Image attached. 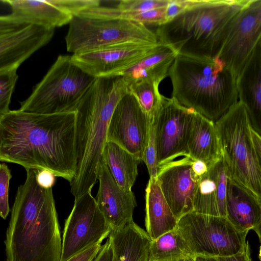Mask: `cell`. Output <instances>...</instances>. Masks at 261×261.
Here are the masks:
<instances>
[{"instance_id":"6da1fadb","label":"cell","mask_w":261,"mask_h":261,"mask_svg":"<svg viewBox=\"0 0 261 261\" xmlns=\"http://www.w3.org/2000/svg\"><path fill=\"white\" fill-rule=\"evenodd\" d=\"M75 132V111L10 110L0 119V161L47 170L70 182L76 168Z\"/></svg>"},{"instance_id":"7a4b0ae2","label":"cell","mask_w":261,"mask_h":261,"mask_svg":"<svg viewBox=\"0 0 261 261\" xmlns=\"http://www.w3.org/2000/svg\"><path fill=\"white\" fill-rule=\"evenodd\" d=\"M39 170H26L16 192L5 240L7 261H60L62 240L52 188L37 181Z\"/></svg>"},{"instance_id":"3957f363","label":"cell","mask_w":261,"mask_h":261,"mask_svg":"<svg viewBox=\"0 0 261 261\" xmlns=\"http://www.w3.org/2000/svg\"><path fill=\"white\" fill-rule=\"evenodd\" d=\"M122 76L96 78L75 110L76 168L69 182L75 198L91 192L97 181L109 124L115 107L127 93Z\"/></svg>"},{"instance_id":"277c9868","label":"cell","mask_w":261,"mask_h":261,"mask_svg":"<svg viewBox=\"0 0 261 261\" xmlns=\"http://www.w3.org/2000/svg\"><path fill=\"white\" fill-rule=\"evenodd\" d=\"M168 76L172 97L213 121L238 101L236 77L218 57L178 54Z\"/></svg>"},{"instance_id":"5b68a950","label":"cell","mask_w":261,"mask_h":261,"mask_svg":"<svg viewBox=\"0 0 261 261\" xmlns=\"http://www.w3.org/2000/svg\"><path fill=\"white\" fill-rule=\"evenodd\" d=\"M246 0H189L188 6L154 32L178 54L218 56L229 24Z\"/></svg>"},{"instance_id":"8992f818","label":"cell","mask_w":261,"mask_h":261,"mask_svg":"<svg viewBox=\"0 0 261 261\" xmlns=\"http://www.w3.org/2000/svg\"><path fill=\"white\" fill-rule=\"evenodd\" d=\"M215 124L227 177L261 198V161L253 146L244 106L238 100Z\"/></svg>"},{"instance_id":"52a82bcc","label":"cell","mask_w":261,"mask_h":261,"mask_svg":"<svg viewBox=\"0 0 261 261\" xmlns=\"http://www.w3.org/2000/svg\"><path fill=\"white\" fill-rule=\"evenodd\" d=\"M95 79L74 64L71 56L59 55L19 110L41 114L74 112Z\"/></svg>"},{"instance_id":"ba28073f","label":"cell","mask_w":261,"mask_h":261,"mask_svg":"<svg viewBox=\"0 0 261 261\" xmlns=\"http://www.w3.org/2000/svg\"><path fill=\"white\" fill-rule=\"evenodd\" d=\"M65 40L67 50L73 54L129 43L156 44L159 42L154 32L140 23L80 14L69 22Z\"/></svg>"},{"instance_id":"9c48e42d","label":"cell","mask_w":261,"mask_h":261,"mask_svg":"<svg viewBox=\"0 0 261 261\" xmlns=\"http://www.w3.org/2000/svg\"><path fill=\"white\" fill-rule=\"evenodd\" d=\"M192 255L228 256L243 251L249 231L237 229L225 217L194 211L182 216L176 227Z\"/></svg>"},{"instance_id":"30bf717a","label":"cell","mask_w":261,"mask_h":261,"mask_svg":"<svg viewBox=\"0 0 261 261\" xmlns=\"http://www.w3.org/2000/svg\"><path fill=\"white\" fill-rule=\"evenodd\" d=\"M111 231L91 192L75 198L65 223L60 261H66L92 245L101 244Z\"/></svg>"},{"instance_id":"8fae6325","label":"cell","mask_w":261,"mask_h":261,"mask_svg":"<svg viewBox=\"0 0 261 261\" xmlns=\"http://www.w3.org/2000/svg\"><path fill=\"white\" fill-rule=\"evenodd\" d=\"M261 42V0H246L232 18L218 57L239 75Z\"/></svg>"},{"instance_id":"7c38bea8","label":"cell","mask_w":261,"mask_h":261,"mask_svg":"<svg viewBox=\"0 0 261 261\" xmlns=\"http://www.w3.org/2000/svg\"><path fill=\"white\" fill-rule=\"evenodd\" d=\"M55 29L0 15V71L17 68L52 39Z\"/></svg>"},{"instance_id":"4fadbf2b","label":"cell","mask_w":261,"mask_h":261,"mask_svg":"<svg viewBox=\"0 0 261 261\" xmlns=\"http://www.w3.org/2000/svg\"><path fill=\"white\" fill-rule=\"evenodd\" d=\"M195 110L162 95L154 113L155 140L159 166L180 156H188L187 138Z\"/></svg>"},{"instance_id":"5bb4252c","label":"cell","mask_w":261,"mask_h":261,"mask_svg":"<svg viewBox=\"0 0 261 261\" xmlns=\"http://www.w3.org/2000/svg\"><path fill=\"white\" fill-rule=\"evenodd\" d=\"M150 117L127 92L118 102L110 119L107 141L126 150L141 162L149 134Z\"/></svg>"},{"instance_id":"9a60e30c","label":"cell","mask_w":261,"mask_h":261,"mask_svg":"<svg viewBox=\"0 0 261 261\" xmlns=\"http://www.w3.org/2000/svg\"><path fill=\"white\" fill-rule=\"evenodd\" d=\"M156 44L129 43L87 53L73 54L71 60L94 78L117 75L151 53Z\"/></svg>"},{"instance_id":"2e32d148","label":"cell","mask_w":261,"mask_h":261,"mask_svg":"<svg viewBox=\"0 0 261 261\" xmlns=\"http://www.w3.org/2000/svg\"><path fill=\"white\" fill-rule=\"evenodd\" d=\"M11 14L24 22L55 29L69 24L82 12L100 5L98 0H7Z\"/></svg>"},{"instance_id":"e0dca14e","label":"cell","mask_w":261,"mask_h":261,"mask_svg":"<svg viewBox=\"0 0 261 261\" xmlns=\"http://www.w3.org/2000/svg\"><path fill=\"white\" fill-rule=\"evenodd\" d=\"M192 160L185 156L159 166L156 178L177 221L194 211L193 199L199 178L192 170Z\"/></svg>"},{"instance_id":"ac0fdd59","label":"cell","mask_w":261,"mask_h":261,"mask_svg":"<svg viewBox=\"0 0 261 261\" xmlns=\"http://www.w3.org/2000/svg\"><path fill=\"white\" fill-rule=\"evenodd\" d=\"M97 180L99 187L95 199L111 231L134 221V211L137 205L134 193L118 186L102 159Z\"/></svg>"},{"instance_id":"d6986e66","label":"cell","mask_w":261,"mask_h":261,"mask_svg":"<svg viewBox=\"0 0 261 261\" xmlns=\"http://www.w3.org/2000/svg\"><path fill=\"white\" fill-rule=\"evenodd\" d=\"M226 217L240 231L254 230L260 241L261 198L228 177Z\"/></svg>"},{"instance_id":"ffe728a7","label":"cell","mask_w":261,"mask_h":261,"mask_svg":"<svg viewBox=\"0 0 261 261\" xmlns=\"http://www.w3.org/2000/svg\"><path fill=\"white\" fill-rule=\"evenodd\" d=\"M227 178L222 156L200 177L194 196V211L226 217Z\"/></svg>"},{"instance_id":"44dd1931","label":"cell","mask_w":261,"mask_h":261,"mask_svg":"<svg viewBox=\"0 0 261 261\" xmlns=\"http://www.w3.org/2000/svg\"><path fill=\"white\" fill-rule=\"evenodd\" d=\"M238 98L244 106L252 128L261 133V42L236 77Z\"/></svg>"},{"instance_id":"7402d4cb","label":"cell","mask_w":261,"mask_h":261,"mask_svg":"<svg viewBox=\"0 0 261 261\" xmlns=\"http://www.w3.org/2000/svg\"><path fill=\"white\" fill-rule=\"evenodd\" d=\"M188 156L209 167L222 157L219 138L213 121L195 111L187 138Z\"/></svg>"},{"instance_id":"603a6c76","label":"cell","mask_w":261,"mask_h":261,"mask_svg":"<svg viewBox=\"0 0 261 261\" xmlns=\"http://www.w3.org/2000/svg\"><path fill=\"white\" fill-rule=\"evenodd\" d=\"M109 237L113 249V261L148 260L151 240L134 221L112 230Z\"/></svg>"},{"instance_id":"cb8c5ba5","label":"cell","mask_w":261,"mask_h":261,"mask_svg":"<svg viewBox=\"0 0 261 261\" xmlns=\"http://www.w3.org/2000/svg\"><path fill=\"white\" fill-rule=\"evenodd\" d=\"M177 52L172 47L160 42L150 54L125 69L117 75L129 84L139 80L160 83L167 76Z\"/></svg>"},{"instance_id":"d4e9b609","label":"cell","mask_w":261,"mask_h":261,"mask_svg":"<svg viewBox=\"0 0 261 261\" xmlns=\"http://www.w3.org/2000/svg\"><path fill=\"white\" fill-rule=\"evenodd\" d=\"M146 232L151 240L175 229L177 220L168 205L156 177H150L145 190Z\"/></svg>"},{"instance_id":"484cf974","label":"cell","mask_w":261,"mask_h":261,"mask_svg":"<svg viewBox=\"0 0 261 261\" xmlns=\"http://www.w3.org/2000/svg\"><path fill=\"white\" fill-rule=\"evenodd\" d=\"M102 159L118 186L124 191H131L138 175V165L141 161L111 141L106 143Z\"/></svg>"},{"instance_id":"4316f807","label":"cell","mask_w":261,"mask_h":261,"mask_svg":"<svg viewBox=\"0 0 261 261\" xmlns=\"http://www.w3.org/2000/svg\"><path fill=\"white\" fill-rule=\"evenodd\" d=\"M192 257L175 228L151 240L148 261H178Z\"/></svg>"},{"instance_id":"83f0119b","label":"cell","mask_w":261,"mask_h":261,"mask_svg":"<svg viewBox=\"0 0 261 261\" xmlns=\"http://www.w3.org/2000/svg\"><path fill=\"white\" fill-rule=\"evenodd\" d=\"M128 92L134 95L141 108L150 116L158 110L162 95L160 93V83L147 80H139L127 84Z\"/></svg>"},{"instance_id":"f1b7e54d","label":"cell","mask_w":261,"mask_h":261,"mask_svg":"<svg viewBox=\"0 0 261 261\" xmlns=\"http://www.w3.org/2000/svg\"><path fill=\"white\" fill-rule=\"evenodd\" d=\"M167 6L142 12L124 11L116 7H106L102 11V15L106 18H119L134 21L146 27L148 25L158 27L167 22Z\"/></svg>"},{"instance_id":"f546056e","label":"cell","mask_w":261,"mask_h":261,"mask_svg":"<svg viewBox=\"0 0 261 261\" xmlns=\"http://www.w3.org/2000/svg\"><path fill=\"white\" fill-rule=\"evenodd\" d=\"M17 68L0 71V119L10 111L9 106L18 75Z\"/></svg>"},{"instance_id":"4dcf8cb0","label":"cell","mask_w":261,"mask_h":261,"mask_svg":"<svg viewBox=\"0 0 261 261\" xmlns=\"http://www.w3.org/2000/svg\"><path fill=\"white\" fill-rule=\"evenodd\" d=\"M150 117L149 139L143 160L146 165L149 177H156L159 168L155 140L154 114Z\"/></svg>"},{"instance_id":"1f68e13d","label":"cell","mask_w":261,"mask_h":261,"mask_svg":"<svg viewBox=\"0 0 261 261\" xmlns=\"http://www.w3.org/2000/svg\"><path fill=\"white\" fill-rule=\"evenodd\" d=\"M170 0H122L115 7L124 11L142 12L166 7Z\"/></svg>"},{"instance_id":"d6a6232c","label":"cell","mask_w":261,"mask_h":261,"mask_svg":"<svg viewBox=\"0 0 261 261\" xmlns=\"http://www.w3.org/2000/svg\"><path fill=\"white\" fill-rule=\"evenodd\" d=\"M11 171L5 163L0 164V217L6 219L9 213V190Z\"/></svg>"},{"instance_id":"836d02e7","label":"cell","mask_w":261,"mask_h":261,"mask_svg":"<svg viewBox=\"0 0 261 261\" xmlns=\"http://www.w3.org/2000/svg\"><path fill=\"white\" fill-rule=\"evenodd\" d=\"M101 247V244L92 245L66 261H93Z\"/></svg>"},{"instance_id":"e575fe53","label":"cell","mask_w":261,"mask_h":261,"mask_svg":"<svg viewBox=\"0 0 261 261\" xmlns=\"http://www.w3.org/2000/svg\"><path fill=\"white\" fill-rule=\"evenodd\" d=\"M189 2V0H170L166 9L167 22L184 10Z\"/></svg>"},{"instance_id":"d590c367","label":"cell","mask_w":261,"mask_h":261,"mask_svg":"<svg viewBox=\"0 0 261 261\" xmlns=\"http://www.w3.org/2000/svg\"><path fill=\"white\" fill-rule=\"evenodd\" d=\"M56 180V176L53 172L47 170H39L37 174V181L41 187L52 188Z\"/></svg>"},{"instance_id":"8d00e7d4","label":"cell","mask_w":261,"mask_h":261,"mask_svg":"<svg viewBox=\"0 0 261 261\" xmlns=\"http://www.w3.org/2000/svg\"><path fill=\"white\" fill-rule=\"evenodd\" d=\"M113 247L109 239L101 247L93 261H113Z\"/></svg>"},{"instance_id":"74e56055","label":"cell","mask_w":261,"mask_h":261,"mask_svg":"<svg viewBox=\"0 0 261 261\" xmlns=\"http://www.w3.org/2000/svg\"><path fill=\"white\" fill-rule=\"evenodd\" d=\"M250 257L249 246L247 242L243 251L231 256L216 258L218 261H251Z\"/></svg>"},{"instance_id":"f35d334b","label":"cell","mask_w":261,"mask_h":261,"mask_svg":"<svg viewBox=\"0 0 261 261\" xmlns=\"http://www.w3.org/2000/svg\"><path fill=\"white\" fill-rule=\"evenodd\" d=\"M208 167L203 162L199 160H193L192 170L194 175L198 178L204 175L208 170Z\"/></svg>"},{"instance_id":"ab89813d","label":"cell","mask_w":261,"mask_h":261,"mask_svg":"<svg viewBox=\"0 0 261 261\" xmlns=\"http://www.w3.org/2000/svg\"><path fill=\"white\" fill-rule=\"evenodd\" d=\"M251 136L253 146L258 159L261 161V137L251 127Z\"/></svg>"},{"instance_id":"60d3db41","label":"cell","mask_w":261,"mask_h":261,"mask_svg":"<svg viewBox=\"0 0 261 261\" xmlns=\"http://www.w3.org/2000/svg\"><path fill=\"white\" fill-rule=\"evenodd\" d=\"M194 261H218L216 257L205 256H195L193 257Z\"/></svg>"},{"instance_id":"b9f144b4","label":"cell","mask_w":261,"mask_h":261,"mask_svg":"<svg viewBox=\"0 0 261 261\" xmlns=\"http://www.w3.org/2000/svg\"><path fill=\"white\" fill-rule=\"evenodd\" d=\"M178 261H194L193 260V257H190V258H187V259H182V260H178Z\"/></svg>"}]
</instances>
